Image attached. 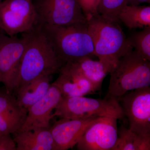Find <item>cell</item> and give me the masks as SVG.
Instances as JSON below:
<instances>
[{"instance_id": "obj_1", "label": "cell", "mask_w": 150, "mask_h": 150, "mask_svg": "<svg viewBox=\"0 0 150 150\" xmlns=\"http://www.w3.org/2000/svg\"><path fill=\"white\" fill-rule=\"evenodd\" d=\"M28 34L13 91L38 78L51 76L59 71L62 66L50 40L40 27Z\"/></svg>"}, {"instance_id": "obj_2", "label": "cell", "mask_w": 150, "mask_h": 150, "mask_svg": "<svg viewBox=\"0 0 150 150\" xmlns=\"http://www.w3.org/2000/svg\"><path fill=\"white\" fill-rule=\"evenodd\" d=\"M87 27L93 42L95 55L108 74H110L121 57L133 48L118 23L109 21L98 14L87 21Z\"/></svg>"}, {"instance_id": "obj_3", "label": "cell", "mask_w": 150, "mask_h": 150, "mask_svg": "<svg viewBox=\"0 0 150 150\" xmlns=\"http://www.w3.org/2000/svg\"><path fill=\"white\" fill-rule=\"evenodd\" d=\"M40 28L50 40L62 66L83 57L95 56L87 23Z\"/></svg>"}, {"instance_id": "obj_4", "label": "cell", "mask_w": 150, "mask_h": 150, "mask_svg": "<svg viewBox=\"0 0 150 150\" xmlns=\"http://www.w3.org/2000/svg\"><path fill=\"white\" fill-rule=\"evenodd\" d=\"M110 74L105 98L117 99L131 91L149 86L150 62L132 50L121 57Z\"/></svg>"}, {"instance_id": "obj_5", "label": "cell", "mask_w": 150, "mask_h": 150, "mask_svg": "<svg viewBox=\"0 0 150 150\" xmlns=\"http://www.w3.org/2000/svg\"><path fill=\"white\" fill-rule=\"evenodd\" d=\"M55 110L54 116L66 119L110 117L119 119L124 116L121 104L115 98L62 96Z\"/></svg>"}, {"instance_id": "obj_6", "label": "cell", "mask_w": 150, "mask_h": 150, "mask_svg": "<svg viewBox=\"0 0 150 150\" xmlns=\"http://www.w3.org/2000/svg\"><path fill=\"white\" fill-rule=\"evenodd\" d=\"M38 22L31 0H5L0 3V29L9 36L30 32Z\"/></svg>"}, {"instance_id": "obj_7", "label": "cell", "mask_w": 150, "mask_h": 150, "mask_svg": "<svg viewBox=\"0 0 150 150\" xmlns=\"http://www.w3.org/2000/svg\"><path fill=\"white\" fill-rule=\"evenodd\" d=\"M40 26L85 24L87 20L77 0H42L35 7Z\"/></svg>"}, {"instance_id": "obj_8", "label": "cell", "mask_w": 150, "mask_h": 150, "mask_svg": "<svg viewBox=\"0 0 150 150\" xmlns=\"http://www.w3.org/2000/svg\"><path fill=\"white\" fill-rule=\"evenodd\" d=\"M21 37L0 35V80L12 93L16 86L20 63L28 39V32Z\"/></svg>"}, {"instance_id": "obj_9", "label": "cell", "mask_w": 150, "mask_h": 150, "mask_svg": "<svg viewBox=\"0 0 150 150\" xmlns=\"http://www.w3.org/2000/svg\"><path fill=\"white\" fill-rule=\"evenodd\" d=\"M118 99L129 120V129L139 134L150 133V86L128 92Z\"/></svg>"}, {"instance_id": "obj_10", "label": "cell", "mask_w": 150, "mask_h": 150, "mask_svg": "<svg viewBox=\"0 0 150 150\" xmlns=\"http://www.w3.org/2000/svg\"><path fill=\"white\" fill-rule=\"evenodd\" d=\"M117 118L100 117L87 129L76 144L79 150H111L118 138Z\"/></svg>"}, {"instance_id": "obj_11", "label": "cell", "mask_w": 150, "mask_h": 150, "mask_svg": "<svg viewBox=\"0 0 150 150\" xmlns=\"http://www.w3.org/2000/svg\"><path fill=\"white\" fill-rule=\"evenodd\" d=\"M62 97V94L59 89L51 84L46 95L28 108L24 123L18 131L49 127L50 121L54 117L52 111L55 109Z\"/></svg>"}, {"instance_id": "obj_12", "label": "cell", "mask_w": 150, "mask_h": 150, "mask_svg": "<svg viewBox=\"0 0 150 150\" xmlns=\"http://www.w3.org/2000/svg\"><path fill=\"white\" fill-rule=\"evenodd\" d=\"M100 117L61 118L50 128L56 150H66L76 145L87 129Z\"/></svg>"}, {"instance_id": "obj_13", "label": "cell", "mask_w": 150, "mask_h": 150, "mask_svg": "<svg viewBox=\"0 0 150 150\" xmlns=\"http://www.w3.org/2000/svg\"><path fill=\"white\" fill-rule=\"evenodd\" d=\"M59 71V77L52 84L59 89L62 96H85L96 92L88 80L67 65L62 66Z\"/></svg>"}, {"instance_id": "obj_14", "label": "cell", "mask_w": 150, "mask_h": 150, "mask_svg": "<svg viewBox=\"0 0 150 150\" xmlns=\"http://www.w3.org/2000/svg\"><path fill=\"white\" fill-rule=\"evenodd\" d=\"M13 134L16 150H56L50 127L17 131Z\"/></svg>"}, {"instance_id": "obj_15", "label": "cell", "mask_w": 150, "mask_h": 150, "mask_svg": "<svg viewBox=\"0 0 150 150\" xmlns=\"http://www.w3.org/2000/svg\"><path fill=\"white\" fill-rule=\"evenodd\" d=\"M65 64L88 80L93 86L96 91L100 90L103 80L108 74L101 62L99 60H93L87 56L67 62Z\"/></svg>"}, {"instance_id": "obj_16", "label": "cell", "mask_w": 150, "mask_h": 150, "mask_svg": "<svg viewBox=\"0 0 150 150\" xmlns=\"http://www.w3.org/2000/svg\"><path fill=\"white\" fill-rule=\"evenodd\" d=\"M50 76H44L35 79L16 91L19 105L27 110L45 96L51 86Z\"/></svg>"}, {"instance_id": "obj_17", "label": "cell", "mask_w": 150, "mask_h": 150, "mask_svg": "<svg viewBox=\"0 0 150 150\" xmlns=\"http://www.w3.org/2000/svg\"><path fill=\"white\" fill-rule=\"evenodd\" d=\"M150 132L139 134L123 125L118 129V138L111 150H150Z\"/></svg>"}, {"instance_id": "obj_18", "label": "cell", "mask_w": 150, "mask_h": 150, "mask_svg": "<svg viewBox=\"0 0 150 150\" xmlns=\"http://www.w3.org/2000/svg\"><path fill=\"white\" fill-rule=\"evenodd\" d=\"M118 19L130 29L150 27V6L126 5L121 10Z\"/></svg>"}, {"instance_id": "obj_19", "label": "cell", "mask_w": 150, "mask_h": 150, "mask_svg": "<svg viewBox=\"0 0 150 150\" xmlns=\"http://www.w3.org/2000/svg\"><path fill=\"white\" fill-rule=\"evenodd\" d=\"M132 48L142 57L150 62V27L134 32L127 37Z\"/></svg>"}, {"instance_id": "obj_20", "label": "cell", "mask_w": 150, "mask_h": 150, "mask_svg": "<svg viewBox=\"0 0 150 150\" xmlns=\"http://www.w3.org/2000/svg\"><path fill=\"white\" fill-rule=\"evenodd\" d=\"M127 5V0H100L97 8L98 13L103 18L119 23V13Z\"/></svg>"}, {"instance_id": "obj_21", "label": "cell", "mask_w": 150, "mask_h": 150, "mask_svg": "<svg viewBox=\"0 0 150 150\" xmlns=\"http://www.w3.org/2000/svg\"><path fill=\"white\" fill-rule=\"evenodd\" d=\"M27 110L17 113L0 115V136L13 134L24 123Z\"/></svg>"}, {"instance_id": "obj_22", "label": "cell", "mask_w": 150, "mask_h": 150, "mask_svg": "<svg viewBox=\"0 0 150 150\" xmlns=\"http://www.w3.org/2000/svg\"><path fill=\"white\" fill-rule=\"evenodd\" d=\"M27 110L18 104L16 98L8 92L5 88H0V115L17 113Z\"/></svg>"}, {"instance_id": "obj_23", "label": "cell", "mask_w": 150, "mask_h": 150, "mask_svg": "<svg viewBox=\"0 0 150 150\" xmlns=\"http://www.w3.org/2000/svg\"><path fill=\"white\" fill-rule=\"evenodd\" d=\"M100 0H77L87 20L98 14L97 8Z\"/></svg>"}, {"instance_id": "obj_24", "label": "cell", "mask_w": 150, "mask_h": 150, "mask_svg": "<svg viewBox=\"0 0 150 150\" xmlns=\"http://www.w3.org/2000/svg\"><path fill=\"white\" fill-rule=\"evenodd\" d=\"M0 150H16V145L10 134L0 136Z\"/></svg>"}, {"instance_id": "obj_25", "label": "cell", "mask_w": 150, "mask_h": 150, "mask_svg": "<svg viewBox=\"0 0 150 150\" xmlns=\"http://www.w3.org/2000/svg\"><path fill=\"white\" fill-rule=\"evenodd\" d=\"M2 30H1V29H0V35H1L2 34H3L2 33Z\"/></svg>"}, {"instance_id": "obj_26", "label": "cell", "mask_w": 150, "mask_h": 150, "mask_svg": "<svg viewBox=\"0 0 150 150\" xmlns=\"http://www.w3.org/2000/svg\"><path fill=\"white\" fill-rule=\"evenodd\" d=\"M0 83H1V80H0Z\"/></svg>"}, {"instance_id": "obj_27", "label": "cell", "mask_w": 150, "mask_h": 150, "mask_svg": "<svg viewBox=\"0 0 150 150\" xmlns=\"http://www.w3.org/2000/svg\"><path fill=\"white\" fill-rule=\"evenodd\" d=\"M0 1H1V0H0Z\"/></svg>"}]
</instances>
